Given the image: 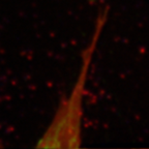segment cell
Returning <instances> with one entry per match:
<instances>
[{"mask_svg": "<svg viewBox=\"0 0 149 149\" xmlns=\"http://www.w3.org/2000/svg\"><path fill=\"white\" fill-rule=\"evenodd\" d=\"M107 20V9L100 13L95 29L88 47L82 54V66L72 92L63 100L56 111L49 126L40 139L36 147L40 148H74L82 142L83 102L88 70L93 54Z\"/></svg>", "mask_w": 149, "mask_h": 149, "instance_id": "6da1fadb", "label": "cell"}]
</instances>
